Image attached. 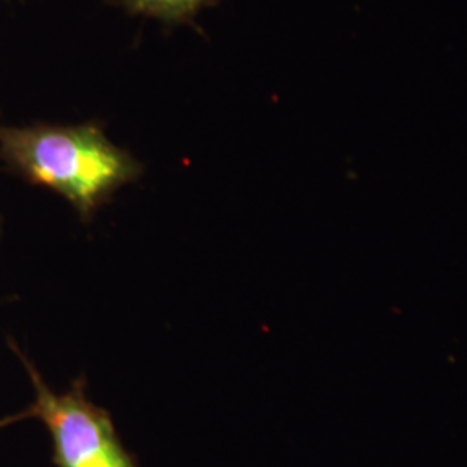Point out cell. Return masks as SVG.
I'll return each instance as SVG.
<instances>
[{
  "label": "cell",
  "mask_w": 467,
  "mask_h": 467,
  "mask_svg": "<svg viewBox=\"0 0 467 467\" xmlns=\"http://www.w3.org/2000/svg\"><path fill=\"white\" fill-rule=\"evenodd\" d=\"M0 161L28 184L65 198L85 223L144 175V165L96 121L0 125Z\"/></svg>",
  "instance_id": "6da1fadb"
},
{
  "label": "cell",
  "mask_w": 467,
  "mask_h": 467,
  "mask_svg": "<svg viewBox=\"0 0 467 467\" xmlns=\"http://www.w3.org/2000/svg\"><path fill=\"white\" fill-rule=\"evenodd\" d=\"M34 386L30 416L44 422L52 440L56 467H139L125 449L106 409L87 399L85 379L71 383L67 393H54L34 362L11 341Z\"/></svg>",
  "instance_id": "7a4b0ae2"
},
{
  "label": "cell",
  "mask_w": 467,
  "mask_h": 467,
  "mask_svg": "<svg viewBox=\"0 0 467 467\" xmlns=\"http://www.w3.org/2000/svg\"><path fill=\"white\" fill-rule=\"evenodd\" d=\"M130 16L146 17L168 26L192 25L206 9L222 0H104Z\"/></svg>",
  "instance_id": "3957f363"
},
{
  "label": "cell",
  "mask_w": 467,
  "mask_h": 467,
  "mask_svg": "<svg viewBox=\"0 0 467 467\" xmlns=\"http://www.w3.org/2000/svg\"><path fill=\"white\" fill-rule=\"evenodd\" d=\"M30 410L26 409V410H23V412H19V414H15V416H5V418H0V430H4V428H7V426H11V424H15L17 420H23V419H30Z\"/></svg>",
  "instance_id": "277c9868"
}]
</instances>
